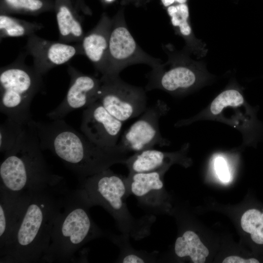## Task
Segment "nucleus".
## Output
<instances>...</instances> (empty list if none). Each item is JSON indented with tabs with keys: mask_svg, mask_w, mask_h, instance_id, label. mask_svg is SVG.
Listing matches in <instances>:
<instances>
[{
	"mask_svg": "<svg viewBox=\"0 0 263 263\" xmlns=\"http://www.w3.org/2000/svg\"><path fill=\"white\" fill-rule=\"evenodd\" d=\"M69 191L63 181L30 194L18 225L0 249V263L42 262Z\"/></svg>",
	"mask_w": 263,
	"mask_h": 263,
	"instance_id": "obj_1",
	"label": "nucleus"
},
{
	"mask_svg": "<svg viewBox=\"0 0 263 263\" xmlns=\"http://www.w3.org/2000/svg\"><path fill=\"white\" fill-rule=\"evenodd\" d=\"M43 150L52 152L80 179L92 176L116 164H125L130 151L120 143L99 146L75 130L63 119L49 123L31 120Z\"/></svg>",
	"mask_w": 263,
	"mask_h": 263,
	"instance_id": "obj_2",
	"label": "nucleus"
},
{
	"mask_svg": "<svg viewBox=\"0 0 263 263\" xmlns=\"http://www.w3.org/2000/svg\"><path fill=\"white\" fill-rule=\"evenodd\" d=\"M31 121L0 163V186L12 192L31 194L64 181L50 169Z\"/></svg>",
	"mask_w": 263,
	"mask_h": 263,
	"instance_id": "obj_3",
	"label": "nucleus"
},
{
	"mask_svg": "<svg viewBox=\"0 0 263 263\" xmlns=\"http://www.w3.org/2000/svg\"><path fill=\"white\" fill-rule=\"evenodd\" d=\"M90 207L79 189L68 192L42 262L74 261L76 252L83 245L100 236V230L90 217Z\"/></svg>",
	"mask_w": 263,
	"mask_h": 263,
	"instance_id": "obj_4",
	"label": "nucleus"
},
{
	"mask_svg": "<svg viewBox=\"0 0 263 263\" xmlns=\"http://www.w3.org/2000/svg\"><path fill=\"white\" fill-rule=\"evenodd\" d=\"M26 54L0 69V111L7 118L22 125L32 119L30 106L43 88L42 75L25 63Z\"/></svg>",
	"mask_w": 263,
	"mask_h": 263,
	"instance_id": "obj_5",
	"label": "nucleus"
},
{
	"mask_svg": "<svg viewBox=\"0 0 263 263\" xmlns=\"http://www.w3.org/2000/svg\"><path fill=\"white\" fill-rule=\"evenodd\" d=\"M168 60L152 69L148 75L146 91L158 89L173 94L189 93L206 83L211 76L202 61L193 59L184 49L177 51L164 46Z\"/></svg>",
	"mask_w": 263,
	"mask_h": 263,
	"instance_id": "obj_6",
	"label": "nucleus"
},
{
	"mask_svg": "<svg viewBox=\"0 0 263 263\" xmlns=\"http://www.w3.org/2000/svg\"><path fill=\"white\" fill-rule=\"evenodd\" d=\"M80 183L79 190L90 207H102L123 232L135 230L138 225L125 202L129 195L127 178L108 169L80 180Z\"/></svg>",
	"mask_w": 263,
	"mask_h": 263,
	"instance_id": "obj_7",
	"label": "nucleus"
},
{
	"mask_svg": "<svg viewBox=\"0 0 263 263\" xmlns=\"http://www.w3.org/2000/svg\"><path fill=\"white\" fill-rule=\"evenodd\" d=\"M161 60L145 52L137 43L126 24L122 11L112 18L107 68L103 75H119L126 67L135 64H145L152 69Z\"/></svg>",
	"mask_w": 263,
	"mask_h": 263,
	"instance_id": "obj_8",
	"label": "nucleus"
},
{
	"mask_svg": "<svg viewBox=\"0 0 263 263\" xmlns=\"http://www.w3.org/2000/svg\"><path fill=\"white\" fill-rule=\"evenodd\" d=\"M98 101L114 117L124 122L142 114L147 109L144 89L130 84L119 75H101Z\"/></svg>",
	"mask_w": 263,
	"mask_h": 263,
	"instance_id": "obj_9",
	"label": "nucleus"
},
{
	"mask_svg": "<svg viewBox=\"0 0 263 263\" xmlns=\"http://www.w3.org/2000/svg\"><path fill=\"white\" fill-rule=\"evenodd\" d=\"M168 105L158 100L147 108L141 116L122 135L119 142L128 150L136 152L152 149L155 146H169L170 141L164 137L159 128L160 118L169 111Z\"/></svg>",
	"mask_w": 263,
	"mask_h": 263,
	"instance_id": "obj_10",
	"label": "nucleus"
},
{
	"mask_svg": "<svg viewBox=\"0 0 263 263\" xmlns=\"http://www.w3.org/2000/svg\"><path fill=\"white\" fill-rule=\"evenodd\" d=\"M67 71L70 82L67 94L60 104L47 114L53 120L63 119L72 111L86 108L98 100L100 78L83 74L70 65Z\"/></svg>",
	"mask_w": 263,
	"mask_h": 263,
	"instance_id": "obj_11",
	"label": "nucleus"
},
{
	"mask_svg": "<svg viewBox=\"0 0 263 263\" xmlns=\"http://www.w3.org/2000/svg\"><path fill=\"white\" fill-rule=\"evenodd\" d=\"M26 54L33 58V66L42 76L53 68L67 63L77 55H84L81 42L70 44L48 40L33 34L27 38Z\"/></svg>",
	"mask_w": 263,
	"mask_h": 263,
	"instance_id": "obj_12",
	"label": "nucleus"
},
{
	"mask_svg": "<svg viewBox=\"0 0 263 263\" xmlns=\"http://www.w3.org/2000/svg\"><path fill=\"white\" fill-rule=\"evenodd\" d=\"M85 108L80 126L82 133L99 146H115L123 122L113 116L98 100Z\"/></svg>",
	"mask_w": 263,
	"mask_h": 263,
	"instance_id": "obj_13",
	"label": "nucleus"
},
{
	"mask_svg": "<svg viewBox=\"0 0 263 263\" xmlns=\"http://www.w3.org/2000/svg\"><path fill=\"white\" fill-rule=\"evenodd\" d=\"M167 170L129 173L127 178L129 195L133 194L143 204L159 210L164 191L163 176Z\"/></svg>",
	"mask_w": 263,
	"mask_h": 263,
	"instance_id": "obj_14",
	"label": "nucleus"
},
{
	"mask_svg": "<svg viewBox=\"0 0 263 263\" xmlns=\"http://www.w3.org/2000/svg\"><path fill=\"white\" fill-rule=\"evenodd\" d=\"M112 18L102 14L94 27L85 34L81 44L85 55L102 75L107 71Z\"/></svg>",
	"mask_w": 263,
	"mask_h": 263,
	"instance_id": "obj_15",
	"label": "nucleus"
},
{
	"mask_svg": "<svg viewBox=\"0 0 263 263\" xmlns=\"http://www.w3.org/2000/svg\"><path fill=\"white\" fill-rule=\"evenodd\" d=\"M30 195L12 192L0 186V249L7 244L18 225Z\"/></svg>",
	"mask_w": 263,
	"mask_h": 263,
	"instance_id": "obj_16",
	"label": "nucleus"
},
{
	"mask_svg": "<svg viewBox=\"0 0 263 263\" xmlns=\"http://www.w3.org/2000/svg\"><path fill=\"white\" fill-rule=\"evenodd\" d=\"M171 24L176 34L185 42V50L196 58L200 59L207 54L206 44L197 38L193 31L190 21L189 8L187 3H175L167 7Z\"/></svg>",
	"mask_w": 263,
	"mask_h": 263,
	"instance_id": "obj_17",
	"label": "nucleus"
},
{
	"mask_svg": "<svg viewBox=\"0 0 263 263\" xmlns=\"http://www.w3.org/2000/svg\"><path fill=\"white\" fill-rule=\"evenodd\" d=\"M188 144H186L182 150L178 152H166L153 148L138 151L130 155L125 164L129 170V173L167 169L186 149Z\"/></svg>",
	"mask_w": 263,
	"mask_h": 263,
	"instance_id": "obj_18",
	"label": "nucleus"
},
{
	"mask_svg": "<svg viewBox=\"0 0 263 263\" xmlns=\"http://www.w3.org/2000/svg\"><path fill=\"white\" fill-rule=\"evenodd\" d=\"M56 16L59 40L66 43H80L85 35L82 21L69 0H56Z\"/></svg>",
	"mask_w": 263,
	"mask_h": 263,
	"instance_id": "obj_19",
	"label": "nucleus"
},
{
	"mask_svg": "<svg viewBox=\"0 0 263 263\" xmlns=\"http://www.w3.org/2000/svg\"><path fill=\"white\" fill-rule=\"evenodd\" d=\"M175 253L179 257H189L194 263H204L209 254L208 249L193 231H186L177 238L174 246Z\"/></svg>",
	"mask_w": 263,
	"mask_h": 263,
	"instance_id": "obj_20",
	"label": "nucleus"
},
{
	"mask_svg": "<svg viewBox=\"0 0 263 263\" xmlns=\"http://www.w3.org/2000/svg\"><path fill=\"white\" fill-rule=\"evenodd\" d=\"M44 28L39 22L19 19L8 14L0 15V38L28 37Z\"/></svg>",
	"mask_w": 263,
	"mask_h": 263,
	"instance_id": "obj_21",
	"label": "nucleus"
},
{
	"mask_svg": "<svg viewBox=\"0 0 263 263\" xmlns=\"http://www.w3.org/2000/svg\"><path fill=\"white\" fill-rule=\"evenodd\" d=\"M0 14L20 13L37 15L51 10L52 2L46 0H2Z\"/></svg>",
	"mask_w": 263,
	"mask_h": 263,
	"instance_id": "obj_22",
	"label": "nucleus"
},
{
	"mask_svg": "<svg viewBox=\"0 0 263 263\" xmlns=\"http://www.w3.org/2000/svg\"><path fill=\"white\" fill-rule=\"evenodd\" d=\"M243 229L250 234L253 242L263 244V213L256 209L247 210L241 220Z\"/></svg>",
	"mask_w": 263,
	"mask_h": 263,
	"instance_id": "obj_23",
	"label": "nucleus"
},
{
	"mask_svg": "<svg viewBox=\"0 0 263 263\" xmlns=\"http://www.w3.org/2000/svg\"><path fill=\"white\" fill-rule=\"evenodd\" d=\"M25 125L6 118L0 126V151L4 153L16 144Z\"/></svg>",
	"mask_w": 263,
	"mask_h": 263,
	"instance_id": "obj_24",
	"label": "nucleus"
},
{
	"mask_svg": "<svg viewBox=\"0 0 263 263\" xmlns=\"http://www.w3.org/2000/svg\"><path fill=\"white\" fill-rule=\"evenodd\" d=\"M214 169L219 178L224 182L230 180L229 169L225 159L222 157H217L214 161Z\"/></svg>",
	"mask_w": 263,
	"mask_h": 263,
	"instance_id": "obj_25",
	"label": "nucleus"
},
{
	"mask_svg": "<svg viewBox=\"0 0 263 263\" xmlns=\"http://www.w3.org/2000/svg\"><path fill=\"white\" fill-rule=\"evenodd\" d=\"M123 263H145V259L136 253H129L125 255L121 260Z\"/></svg>",
	"mask_w": 263,
	"mask_h": 263,
	"instance_id": "obj_26",
	"label": "nucleus"
},
{
	"mask_svg": "<svg viewBox=\"0 0 263 263\" xmlns=\"http://www.w3.org/2000/svg\"><path fill=\"white\" fill-rule=\"evenodd\" d=\"M259 262L254 259H244L241 257L231 256L225 258L223 263H259Z\"/></svg>",
	"mask_w": 263,
	"mask_h": 263,
	"instance_id": "obj_27",
	"label": "nucleus"
},
{
	"mask_svg": "<svg viewBox=\"0 0 263 263\" xmlns=\"http://www.w3.org/2000/svg\"><path fill=\"white\" fill-rule=\"evenodd\" d=\"M164 6L168 7L175 3H187L188 0H160Z\"/></svg>",
	"mask_w": 263,
	"mask_h": 263,
	"instance_id": "obj_28",
	"label": "nucleus"
},
{
	"mask_svg": "<svg viewBox=\"0 0 263 263\" xmlns=\"http://www.w3.org/2000/svg\"><path fill=\"white\" fill-rule=\"evenodd\" d=\"M107 3H111L114 1L115 0H104Z\"/></svg>",
	"mask_w": 263,
	"mask_h": 263,
	"instance_id": "obj_29",
	"label": "nucleus"
}]
</instances>
